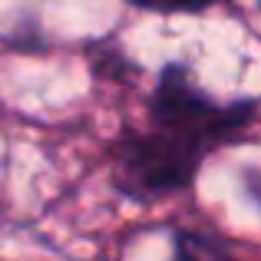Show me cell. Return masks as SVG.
I'll return each instance as SVG.
<instances>
[{"label": "cell", "mask_w": 261, "mask_h": 261, "mask_svg": "<svg viewBox=\"0 0 261 261\" xmlns=\"http://www.w3.org/2000/svg\"><path fill=\"white\" fill-rule=\"evenodd\" d=\"M255 113H258L255 99L215 102L212 96H205L202 89L192 83L189 70L182 63H172L162 70L155 96H152L155 126L192 136V139L205 142L208 149L238 139L255 122Z\"/></svg>", "instance_id": "obj_1"}, {"label": "cell", "mask_w": 261, "mask_h": 261, "mask_svg": "<svg viewBox=\"0 0 261 261\" xmlns=\"http://www.w3.org/2000/svg\"><path fill=\"white\" fill-rule=\"evenodd\" d=\"M208 146L192 136L155 129V133H133L116 149V185L133 198H155L166 192L192 185Z\"/></svg>", "instance_id": "obj_2"}, {"label": "cell", "mask_w": 261, "mask_h": 261, "mask_svg": "<svg viewBox=\"0 0 261 261\" xmlns=\"http://www.w3.org/2000/svg\"><path fill=\"white\" fill-rule=\"evenodd\" d=\"M129 4L146 7V10H159V13H178V10L192 13V10H205L215 0H129Z\"/></svg>", "instance_id": "obj_4"}, {"label": "cell", "mask_w": 261, "mask_h": 261, "mask_svg": "<svg viewBox=\"0 0 261 261\" xmlns=\"http://www.w3.org/2000/svg\"><path fill=\"white\" fill-rule=\"evenodd\" d=\"M172 261H238L235 248L212 231H175Z\"/></svg>", "instance_id": "obj_3"}]
</instances>
